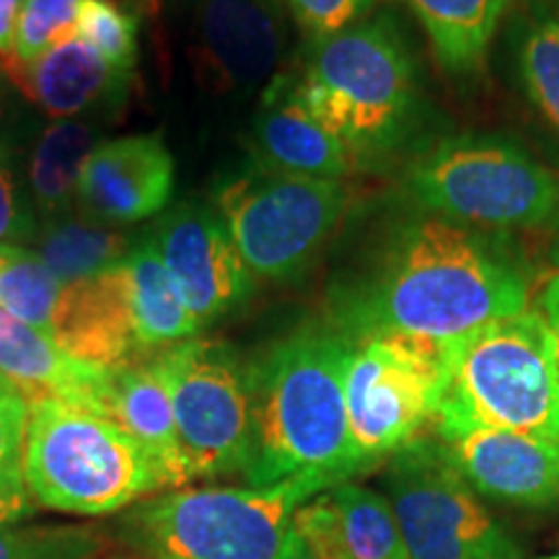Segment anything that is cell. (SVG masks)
<instances>
[{
  "mask_svg": "<svg viewBox=\"0 0 559 559\" xmlns=\"http://www.w3.org/2000/svg\"><path fill=\"white\" fill-rule=\"evenodd\" d=\"M81 3L83 0H24L16 24L13 60L29 66L52 50L58 41L75 34Z\"/></svg>",
  "mask_w": 559,
  "mask_h": 559,
  "instance_id": "30",
  "label": "cell"
},
{
  "mask_svg": "<svg viewBox=\"0 0 559 559\" xmlns=\"http://www.w3.org/2000/svg\"><path fill=\"white\" fill-rule=\"evenodd\" d=\"M280 559H347L337 555H326V551H319L306 544L296 531H288V539H285V547L280 551Z\"/></svg>",
  "mask_w": 559,
  "mask_h": 559,
  "instance_id": "36",
  "label": "cell"
},
{
  "mask_svg": "<svg viewBox=\"0 0 559 559\" xmlns=\"http://www.w3.org/2000/svg\"><path fill=\"white\" fill-rule=\"evenodd\" d=\"M407 187L438 218L531 228L555 218L559 177L506 140H445L412 166Z\"/></svg>",
  "mask_w": 559,
  "mask_h": 559,
  "instance_id": "7",
  "label": "cell"
},
{
  "mask_svg": "<svg viewBox=\"0 0 559 559\" xmlns=\"http://www.w3.org/2000/svg\"><path fill=\"white\" fill-rule=\"evenodd\" d=\"M124 272L138 349H164L192 340L200 332L198 321L174 288L156 243L143 241L130 249L124 257Z\"/></svg>",
  "mask_w": 559,
  "mask_h": 559,
  "instance_id": "21",
  "label": "cell"
},
{
  "mask_svg": "<svg viewBox=\"0 0 559 559\" xmlns=\"http://www.w3.org/2000/svg\"><path fill=\"white\" fill-rule=\"evenodd\" d=\"M151 366L169 389L190 477L247 474L251 402L247 366L223 342L187 340L158 349Z\"/></svg>",
  "mask_w": 559,
  "mask_h": 559,
  "instance_id": "11",
  "label": "cell"
},
{
  "mask_svg": "<svg viewBox=\"0 0 559 559\" xmlns=\"http://www.w3.org/2000/svg\"><path fill=\"white\" fill-rule=\"evenodd\" d=\"M32 234V223L21 210L16 187L9 171L0 166V247H11V241H21Z\"/></svg>",
  "mask_w": 559,
  "mask_h": 559,
  "instance_id": "34",
  "label": "cell"
},
{
  "mask_svg": "<svg viewBox=\"0 0 559 559\" xmlns=\"http://www.w3.org/2000/svg\"><path fill=\"white\" fill-rule=\"evenodd\" d=\"M423 24L440 66L469 75L485 68L508 0H400Z\"/></svg>",
  "mask_w": 559,
  "mask_h": 559,
  "instance_id": "22",
  "label": "cell"
},
{
  "mask_svg": "<svg viewBox=\"0 0 559 559\" xmlns=\"http://www.w3.org/2000/svg\"><path fill=\"white\" fill-rule=\"evenodd\" d=\"M542 313L551 326H559V275L551 277L542 290Z\"/></svg>",
  "mask_w": 559,
  "mask_h": 559,
  "instance_id": "37",
  "label": "cell"
},
{
  "mask_svg": "<svg viewBox=\"0 0 559 559\" xmlns=\"http://www.w3.org/2000/svg\"><path fill=\"white\" fill-rule=\"evenodd\" d=\"M21 469L34 502L73 515H109L164 489L148 453L120 425L55 396L29 400Z\"/></svg>",
  "mask_w": 559,
  "mask_h": 559,
  "instance_id": "6",
  "label": "cell"
},
{
  "mask_svg": "<svg viewBox=\"0 0 559 559\" xmlns=\"http://www.w3.org/2000/svg\"><path fill=\"white\" fill-rule=\"evenodd\" d=\"M296 24L311 39L330 37L358 24L376 0H285Z\"/></svg>",
  "mask_w": 559,
  "mask_h": 559,
  "instance_id": "31",
  "label": "cell"
},
{
  "mask_svg": "<svg viewBox=\"0 0 559 559\" xmlns=\"http://www.w3.org/2000/svg\"><path fill=\"white\" fill-rule=\"evenodd\" d=\"M21 5L24 0H0V58H13Z\"/></svg>",
  "mask_w": 559,
  "mask_h": 559,
  "instance_id": "35",
  "label": "cell"
},
{
  "mask_svg": "<svg viewBox=\"0 0 559 559\" xmlns=\"http://www.w3.org/2000/svg\"><path fill=\"white\" fill-rule=\"evenodd\" d=\"M29 423V400L0 376V466L21 459Z\"/></svg>",
  "mask_w": 559,
  "mask_h": 559,
  "instance_id": "32",
  "label": "cell"
},
{
  "mask_svg": "<svg viewBox=\"0 0 559 559\" xmlns=\"http://www.w3.org/2000/svg\"><path fill=\"white\" fill-rule=\"evenodd\" d=\"M5 70L16 75L21 86L58 120L81 115L104 99H122L130 75L109 66L79 34L58 41L29 66L16 60L5 62Z\"/></svg>",
  "mask_w": 559,
  "mask_h": 559,
  "instance_id": "20",
  "label": "cell"
},
{
  "mask_svg": "<svg viewBox=\"0 0 559 559\" xmlns=\"http://www.w3.org/2000/svg\"><path fill=\"white\" fill-rule=\"evenodd\" d=\"M555 330V362H557V376H559V326H551Z\"/></svg>",
  "mask_w": 559,
  "mask_h": 559,
  "instance_id": "38",
  "label": "cell"
},
{
  "mask_svg": "<svg viewBox=\"0 0 559 559\" xmlns=\"http://www.w3.org/2000/svg\"><path fill=\"white\" fill-rule=\"evenodd\" d=\"M549 559H559V557H549Z\"/></svg>",
  "mask_w": 559,
  "mask_h": 559,
  "instance_id": "40",
  "label": "cell"
},
{
  "mask_svg": "<svg viewBox=\"0 0 559 559\" xmlns=\"http://www.w3.org/2000/svg\"><path fill=\"white\" fill-rule=\"evenodd\" d=\"M436 432L485 425L559 440L555 330L542 311L489 321L445 345Z\"/></svg>",
  "mask_w": 559,
  "mask_h": 559,
  "instance_id": "4",
  "label": "cell"
},
{
  "mask_svg": "<svg viewBox=\"0 0 559 559\" xmlns=\"http://www.w3.org/2000/svg\"><path fill=\"white\" fill-rule=\"evenodd\" d=\"M104 417L120 425L143 445V451L156 464L164 489H179L192 481L190 466L179 445L169 389L153 370L151 360L130 358L109 368Z\"/></svg>",
  "mask_w": 559,
  "mask_h": 559,
  "instance_id": "19",
  "label": "cell"
},
{
  "mask_svg": "<svg viewBox=\"0 0 559 559\" xmlns=\"http://www.w3.org/2000/svg\"><path fill=\"white\" fill-rule=\"evenodd\" d=\"M557 456H559V440H557Z\"/></svg>",
  "mask_w": 559,
  "mask_h": 559,
  "instance_id": "39",
  "label": "cell"
},
{
  "mask_svg": "<svg viewBox=\"0 0 559 559\" xmlns=\"http://www.w3.org/2000/svg\"><path fill=\"white\" fill-rule=\"evenodd\" d=\"M50 337L62 353L88 366L115 368L135 358L124 262L62 285Z\"/></svg>",
  "mask_w": 559,
  "mask_h": 559,
  "instance_id": "15",
  "label": "cell"
},
{
  "mask_svg": "<svg viewBox=\"0 0 559 559\" xmlns=\"http://www.w3.org/2000/svg\"><path fill=\"white\" fill-rule=\"evenodd\" d=\"M332 487L298 474L267 487L174 489L130 510L120 536L148 559H280L296 510Z\"/></svg>",
  "mask_w": 559,
  "mask_h": 559,
  "instance_id": "5",
  "label": "cell"
},
{
  "mask_svg": "<svg viewBox=\"0 0 559 559\" xmlns=\"http://www.w3.org/2000/svg\"><path fill=\"white\" fill-rule=\"evenodd\" d=\"M99 547L86 526H0V559H91Z\"/></svg>",
  "mask_w": 559,
  "mask_h": 559,
  "instance_id": "28",
  "label": "cell"
},
{
  "mask_svg": "<svg viewBox=\"0 0 559 559\" xmlns=\"http://www.w3.org/2000/svg\"><path fill=\"white\" fill-rule=\"evenodd\" d=\"M75 34L109 66L130 73L138 60V21L109 0H83Z\"/></svg>",
  "mask_w": 559,
  "mask_h": 559,
  "instance_id": "29",
  "label": "cell"
},
{
  "mask_svg": "<svg viewBox=\"0 0 559 559\" xmlns=\"http://www.w3.org/2000/svg\"><path fill=\"white\" fill-rule=\"evenodd\" d=\"M153 243L200 330L249 298L254 275L215 210L181 205L158 223Z\"/></svg>",
  "mask_w": 559,
  "mask_h": 559,
  "instance_id": "12",
  "label": "cell"
},
{
  "mask_svg": "<svg viewBox=\"0 0 559 559\" xmlns=\"http://www.w3.org/2000/svg\"><path fill=\"white\" fill-rule=\"evenodd\" d=\"M0 376L11 381L26 400L55 396L104 415L109 368L70 358L45 332L34 330L3 309H0Z\"/></svg>",
  "mask_w": 559,
  "mask_h": 559,
  "instance_id": "18",
  "label": "cell"
},
{
  "mask_svg": "<svg viewBox=\"0 0 559 559\" xmlns=\"http://www.w3.org/2000/svg\"><path fill=\"white\" fill-rule=\"evenodd\" d=\"M218 213L254 280L298 277L345 218L349 187L332 179H298L257 166L223 181Z\"/></svg>",
  "mask_w": 559,
  "mask_h": 559,
  "instance_id": "8",
  "label": "cell"
},
{
  "mask_svg": "<svg viewBox=\"0 0 559 559\" xmlns=\"http://www.w3.org/2000/svg\"><path fill=\"white\" fill-rule=\"evenodd\" d=\"M62 283L37 251L0 247V309L50 337ZM52 340V337H50Z\"/></svg>",
  "mask_w": 559,
  "mask_h": 559,
  "instance_id": "26",
  "label": "cell"
},
{
  "mask_svg": "<svg viewBox=\"0 0 559 559\" xmlns=\"http://www.w3.org/2000/svg\"><path fill=\"white\" fill-rule=\"evenodd\" d=\"M34 513V498L26 487L21 459L0 466V526H16Z\"/></svg>",
  "mask_w": 559,
  "mask_h": 559,
  "instance_id": "33",
  "label": "cell"
},
{
  "mask_svg": "<svg viewBox=\"0 0 559 559\" xmlns=\"http://www.w3.org/2000/svg\"><path fill=\"white\" fill-rule=\"evenodd\" d=\"M528 296L526 272L502 243L432 215L391 239L379 270L337 304L334 326L349 340L391 334L445 347L528 311Z\"/></svg>",
  "mask_w": 559,
  "mask_h": 559,
  "instance_id": "1",
  "label": "cell"
},
{
  "mask_svg": "<svg viewBox=\"0 0 559 559\" xmlns=\"http://www.w3.org/2000/svg\"><path fill=\"white\" fill-rule=\"evenodd\" d=\"M519 66L528 99L559 132V19L531 26L521 41Z\"/></svg>",
  "mask_w": 559,
  "mask_h": 559,
  "instance_id": "27",
  "label": "cell"
},
{
  "mask_svg": "<svg viewBox=\"0 0 559 559\" xmlns=\"http://www.w3.org/2000/svg\"><path fill=\"white\" fill-rule=\"evenodd\" d=\"M198 39L205 70L226 88L257 86L283 55V32L264 0H198Z\"/></svg>",
  "mask_w": 559,
  "mask_h": 559,
  "instance_id": "17",
  "label": "cell"
},
{
  "mask_svg": "<svg viewBox=\"0 0 559 559\" xmlns=\"http://www.w3.org/2000/svg\"><path fill=\"white\" fill-rule=\"evenodd\" d=\"M174 158L158 135H130L96 145L83 166L75 200L104 223H138L166 207Z\"/></svg>",
  "mask_w": 559,
  "mask_h": 559,
  "instance_id": "14",
  "label": "cell"
},
{
  "mask_svg": "<svg viewBox=\"0 0 559 559\" xmlns=\"http://www.w3.org/2000/svg\"><path fill=\"white\" fill-rule=\"evenodd\" d=\"M438 440L481 498L521 508L559 502L557 440L485 425L443 430Z\"/></svg>",
  "mask_w": 559,
  "mask_h": 559,
  "instance_id": "13",
  "label": "cell"
},
{
  "mask_svg": "<svg viewBox=\"0 0 559 559\" xmlns=\"http://www.w3.org/2000/svg\"><path fill=\"white\" fill-rule=\"evenodd\" d=\"M383 487L407 559H521L519 542L481 506L440 440L423 436L391 453Z\"/></svg>",
  "mask_w": 559,
  "mask_h": 559,
  "instance_id": "9",
  "label": "cell"
},
{
  "mask_svg": "<svg viewBox=\"0 0 559 559\" xmlns=\"http://www.w3.org/2000/svg\"><path fill=\"white\" fill-rule=\"evenodd\" d=\"M332 531L349 559H407L402 528L386 495L355 481L324 492Z\"/></svg>",
  "mask_w": 559,
  "mask_h": 559,
  "instance_id": "23",
  "label": "cell"
},
{
  "mask_svg": "<svg viewBox=\"0 0 559 559\" xmlns=\"http://www.w3.org/2000/svg\"><path fill=\"white\" fill-rule=\"evenodd\" d=\"M443 349L391 334L353 340L345 373L347 419L370 466L436 425L449 381Z\"/></svg>",
  "mask_w": 559,
  "mask_h": 559,
  "instance_id": "10",
  "label": "cell"
},
{
  "mask_svg": "<svg viewBox=\"0 0 559 559\" xmlns=\"http://www.w3.org/2000/svg\"><path fill=\"white\" fill-rule=\"evenodd\" d=\"M288 83L313 120L358 158L400 140L415 99L409 50L386 16L309 39Z\"/></svg>",
  "mask_w": 559,
  "mask_h": 559,
  "instance_id": "3",
  "label": "cell"
},
{
  "mask_svg": "<svg viewBox=\"0 0 559 559\" xmlns=\"http://www.w3.org/2000/svg\"><path fill=\"white\" fill-rule=\"evenodd\" d=\"M257 166L298 179L345 181L360 158L324 130L290 91L288 75L275 79L264 94L251 138Z\"/></svg>",
  "mask_w": 559,
  "mask_h": 559,
  "instance_id": "16",
  "label": "cell"
},
{
  "mask_svg": "<svg viewBox=\"0 0 559 559\" xmlns=\"http://www.w3.org/2000/svg\"><path fill=\"white\" fill-rule=\"evenodd\" d=\"M62 285L122 264L130 254L128 236L86 221H55L41 230L39 251Z\"/></svg>",
  "mask_w": 559,
  "mask_h": 559,
  "instance_id": "25",
  "label": "cell"
},
{
  "mask_svg": "<svg viewBox=\"0 0 559 559\" xmlns=\"http://www.w3.org/2000/svg\"><path fill=\"white\" fill-rule=\"evenodd\" d=\"M96 148V132L81 120H55L41 132L32 156V187L47 213L66 210L75 200L83 166Z\"/></svg>",
  "mask_w": 559,
  "mask_h": 559,
  "instance_id": "24",
  "label": "cell"
},
{
  "mask_svg": "<svg viewBox=\"0 0 559 559\" xmlns=\"http://www.w3.org/2000/svg\"><path fill=\"white\" fill-rule=\"evenodd\" d=\"M353 340L311 324L247 366L251 402L249 487L319 474L334 485L373 469L349 432L345 373Z\"/></svg>",
  "mask_w": 559,
  "mask_h": 559,
  "instance_id": "2",
  "label": "cell"
}]
</instances>
